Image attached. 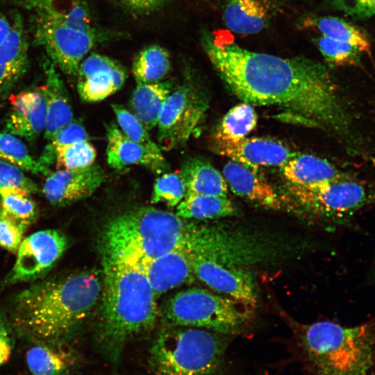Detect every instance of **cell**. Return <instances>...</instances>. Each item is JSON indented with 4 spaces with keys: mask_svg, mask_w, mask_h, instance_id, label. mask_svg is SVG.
I'll return each mask as SVG.
<instances>
[{
    "mask_svg": "<svg viewBox=\"0 0 375 375\" xmlns=\"http://www.w3.org/2000/svg\"><path fill=\"white\" fill-rule=\"evenodd\" d=\"M26 228L0 208V247L12 253L19 247Z\"/></svg>",
    "mask_w": 375,
    "mask_h": 375,
    "instance_id": "39",
    "label": "cell"
},
{
    "mask_svg": "<svg viewBox=\"0 0 375 375\" xmlns=\"http://www.w3.org/2000/svg\"><path fill=\"white\" fill-rule=\"evenodd\" d=\"M102 291L94 270L42 279L13 298L10 326L34 342L60 344L89 316Z\"/></svg>",
    "mask_w": 375,
    "mask_h": 375,
    "instance_id": "2",
    "label": "cell"
},
{
    "mask_svg": "<svg viewBox=\"0 0 375 375\" xmlns=\"http://www.w3.org/2000/svg\"><path fill=\"white\" fill-rule=\"evenodd\" d=\"M236 209L227 196L185 194L177 206L176 215L183 219H208L233 216Z\"/></svg>",
    "mask_w": 375,
    "mask_h": 375,
    "instance_id": "28",
    "label": "cell"
},
{
    "mask_svg": "<svg viewBox=\"0 0 375 375\" xmlns=\"http://www.w3.org/2000/svg\"><path fill=\"white\" fill-rule=\"evenodd\" d=\"M135 265L145 274L156 297L191 282L195 276L191 265L190 251L187 244L158 258Z\"/></svg>",
    "mask_w": 375,
    "mask_h": 375,
    "instance_id": "15",
    "label": "cell"
},
{
    "mask_svg": "<svg viewBox=\"0 0 375 375\" xmlns=\"http://www.w3.org/2000/svg\"><path fill=\"white\" fill-rule=\"evenodd\" d=\"M120 130L131 140L149 149L161 152L160 148L151 138L148 130L133 113L119 104H112Z\"/></svg>",
    "mask_w": 375,
    "mask_h": 375,
    "instance_id": "36",
    "label": "cell"
},
{
    "mask_svg": "<svg viewBox=\"0 0 375 375\" xmlns=\"http://www.w3.org/2000/svg\"><path fill=\"white\" fill-rule=\"evenodd\" d=\"M24 7L35 10L37 8L44 0H17Z\"/></svg>",
    "mask_w": 375,
    "mask_h": 375,
    "instance_id": "44",
    "label": "cell"
},
{
    "mask_svg": "<svg viewBox=\"0 0 375 375\" xmlns=\"http://www.w3.org/2000/svg\"><path fill=\"white\" fill-rule=\"evenodd\" d=\"M107 161L110 167L122 169L138 165L156 174L167 172L169 167L162 154L140 144L126 137L113 122L106 124Z\"/></svg>",
    "mask_w": 375,
    "mask_h": 375,
    "instance_id": "17",
    "label": "cell"
},
{
    "mask_svg": "<svg viewBox=\"0 0 375 375\" xmlns=\"http://www.w3.org/2000/svg\"><path fill=\"white\" fill-rule=\"evenodd\" d=\"M105 180V172L99 165L76 170L59 169L47 176L42 192L52 205L62 206L90 197Z\"/></svg>",
    "mask_w": 375,
    "mask_h": 375,
    "instance_id": "14",
    "label": "cell"
},
{
    "mask_svg": "<svg viewBox=\"0 0 375 375\" xmlns=\"http://www.w3.org/2000/svg\"><path fill=\"white\" fill-rule=\"evenodd\" d=\"M308 23L320 35L349 44L362 53H371V43L365 33L341 18L319 17L310 19Z\"/></svg>",
    "mask_w": 375,
    "mask_h": 375,
    "instance_id": "30",
    "label": "cell"
},
{
    "mask_svg": "<svg viewBox=\"0 0 375 375\" xmlns=\"http://www.w3.org/2000/svg\"><path fill=\"white\" fill-rule=\"evenodd\" d=\"M9 100L5 131L33 141L46 127V102L40 88L11 94Z\"/></svg>",
    "mask_w": 375,
    "mask_h": 375,
    "instance_id": "16",
    "label": "cell"
},
{
    "mask_svg": "<svg viewBox=\"0 0 375 375\" xmlns=\"http://www.w3.org/2000/svg\"><path fill=\"white\" fill-rule=\"evenodd\" d=\"M45 84L40 86L46 102L44 138L50 140L62 127L72 122L73 112L64 83L56 67L49 60L43 62Z\"/></svg>",
    "mask_w": 375,
    "mask_h": 375,
    "instance_id": "21",
    "label": "cell"
},
{
    "mask_svg": "<svg viewBox=\"0 0 375 375\" xmlns=\"http://www.w3.org/2000/svg\"><path fill=\"white\" fill-rule=\"evenodd\" d=\"M76 76L78 94L83 101L90 103L101 101L116 92L127 76L119 62L96 53L82 60Z\"/></svg>",
    "mask_w": 375,
    "mask_h": 375,
    "instance_id": "13",
    "label": "cell"
},
{
    "mask_svg": "<svg viewBox=\"0 0 375 375\" xmlns=\"http://www.w3.org/2000/svg\"><path fill=\"white\" fill-rule=\"evenodd\" d=\"M0 158L33 174L48 176L51 172L49 167L31 156L16 135L6 131L0 132Z\"/></svg>",
    "mask_w": 375,
    "mask_h": 375,
    "instance_id": "31",
    "label": "cell"
},
{
    "mask_svg": "<svg viewBox=\"0 0 375 375\" xmlns=\"http://www.w3.org/2000/svg\"><path fill=\"white\" fill-rule=\"evenodd\" d=\"M192 222L151 206L110 218L101 234L102 256L137 264L187 244Z\"/></svg>",
    "mask_w": 375,
    "mask_h": 375,
    "instance_id": "4",
    "label": "cell"
},
{
    "mask_svg": "<svg viewBox=\"0 0 375 375\" xmlns=\"http://www.w3.org/2000/svg\"><path fill=\"white\" fill-rule=\"evenodd\" d=\"M185 194V185L179 172L165 173L156 180L151 202L174 207L184 199Z\"/></svg>",
    "mask_w": 375,
    "mask_h": 375,
    "instance_id": "35",
    "label": "cell"
},
{
    "mask_svg": "<svg viewBox=\"0 0 375 375\" xmlns=\"http://www.w3.org/2000/svg\"><path fill=\"white\" fill-rule=\"evenodd\" d=\"M173 90L170 81L137 84L131 105L134 115L148 131L157 126L162 106Z\"/></svg>",
    "mask_w": 375,
    "mask_h": 375,
    "instance_id": "24",
    "label": "cell"
},
{
    "mask_svg": "<svg viewBox=\"0 0 375 375\" xmlns=\"http://www.w3.org/2000/svg\"><path fill=\"white\" fill-rule=\"evenodd\" d=\"M373 375H375V374H373Z\"/></svg>",
    "mask_w": 375,
    "mask_h": 375,
    "instance_id": "45",
    "label": "cell"
},
{
    "mask_svg": "<svg viewBox=\"0 0 375 375\" xmlns=\"http://www.w3.org/2000/svg\"><path fill=\"white\" fill-rule=\"evenodd\" d=\"M171 68L170 56L162 47L152 44L142 49L134 58L132 73L137 83L160 81Z\"/></svg>",
    "mask_w": 375,
    "mask_h": 375,
    "instance_id": "29",
    "label": "cell"
},
{
    "mask_svg": "<svg viewBox=\"0 0 375 375\" xmlns=\"http://www.w3.org/2000/svg\"><path fill=\"white\" fill-rule=\"evenodd\" d=\"M294 327L318 375H366L371 369L374 336L368 324L347 327L321 321Z\"/></svg>",
    "mask_w": 375,
    "mask_h": 375,
    "instance_id": "5",
    "label": "cell"
},
{
    "mask_svg": "<svg viewBox=\"0 0 375 375\" xmlns=\"http://www.w3.org/2000/svg\"><path fill=\"white\" fill-rule=\"evenodd\" d=\"M190 260L194 276L209 288L255 308L256 284L249 272L240 267L226 265L191 252Z\"/></svg>",
    "mask_w": 375,
    "mask_h": 375,
    "instance_id": "12",
    "label": "cell"
},
{
    "mask_svg": "<svg viewBox=\"0 0 375 375\" xmlns=\"http://www.w3.org/2000/svg\"><path fill=\"white\" fill-rule=\"evenodd\" d=\"M318 49L325 60L334 66H357L361 61L362 53L354 47L320 35L315 38Z\"/></svg>",
    "mask_w": 375,
    "mask_h": 375,
    "instance_id": "34",
    "label": "cell"
},
{
    "mask_svg": "<svg viewBox=\"0 0 375 375\" xmlns=\"http://www.w3.org/2000/svg\"><path fill=\"white\" fill-rule=\"evenodd\" d=\"M206 107L205 99L192 85L184 84L173 90L157 124L159 147L168 151L184 144L201 124Z\"/></svg>",
    "mask_w": 375,
    "mask_h": 375,
    "instance_id": "10",
    "label": "cell"
},
{
    "mask_svg": "<svg viewBox=\"0 0 375 375\" xmlns=\"http://www.w3.org/2000/svg\"><path fill=\"white\" fill-rule=\"evenodd\" d=\"M212 149L255 170L262 166L281 167L297 154L278 141L261 138H244L237 143L215 147Z\"/></svg>",
    "mask_w": 375,
    "mask_h": 375,
    "instance_id": "19",
    "label": "cell"
},
{
    "mask_svg": "<svg viewBox=\"0 0 375 375\" xmlns=\"http://www.w3.org/2000/svg\"><path fill=\"white\" fill-rule=\"evenodd\" d=\"M222 173L238 196L267 208L278 210L282 207L277 193L255 169L231 160L224 165Z\"/></svg>",
    "mask_w": 375,
    "mask_h": 375,
    "instance_id": "20",
    "label": "cell"
},
{
    "mask_svg": "<svg viewBox=\"0 0 375 375\" xmlns=\"http://www.w3.org/2000/svg\"><path fill=\"white\" fill-rule=\"evenodd\" d=\"M230 335L169 326L153 341L148 363L154 375H219Z\"/></svg>",
    "mask_w": 375,
    "mask_h": 375,
    "instance_id": "6",
    "label": "cell"
},
{
    "mask_svg": "<svg viewBox=\"0 0 375 375\" xmlns=\"http://www.w3.org/2000/svg\"><path fill=\"white\" fill-rule=\"evenodd\" d=\"M97 151L89 140H81L56 149L57 170H76L94 165Z\"/></svg>",
    "mask_w": 375,
    "mask_h": 375,
    "instance_id": "33",
    "label": "cell"
},
{
    "mask_svg": "<svg viewBox=\"0 0 375 375\" xmlns=\"http://www.w3.org/2000/svg\"><path fill=\"white\" fill-rule=\"evenodd\" d=\"M9 328L10 324L0 315V367L8 361L12 353V340Z\"/></svg>",
    "mask_w": 375,
    "mask_h": 375,
    "instance_id": "41",
    "label": "cell"
},
{
    "mask_svg": "<svg viewBox=\"0 0 375 375\" xmlns=\"http://www.w3.org/2000/svg\"><path fill=\"white\" fill-rule=\"evenodd\" d=\"M166 0H122L130 8L138 11H149L161 6Z\"/></svg>",
    "mask_w": 375,
    "mask_h": 375,
    "instance_id": "42",
    "label": "cell"
},
{
    "mask_svg": "<svg viewBox=\"0 0 375 375\" xmlns=\"http://www.w3.org/2000/svg\"><path fill=\"white\" fill-rule=\"evenodd\" d=\"M67 247V238L57 230H42L30 235L21 242L6 283L34 282L42 278L55 266Z\"/></svg>",
    "mask_w": 375,
    "mask_h": 375,
    "instance_id": "11",
    "label": "cell"
},
{
    "mask_svg": "<svg viewBox=\"0 0 375 375\" xmlns=\"http://www.w3.org/2000/svg\"><path fill=\"white\" fill-rule=\"evenodd\" d=\"M17 188L30 194L38 192V185L19 167L0 158V190Z\"/></svg>",
    "mask_w": 375,
    "mask_h": 375,
    "instance_id": "38",
    "label": "cell"
},
{
    "mask_svg": "<svg viewBox=\"0 0 375 375\" xmlns=\"http://www.w3.org/2000/svg\"><path fill=\"white\" fill-rule=\"evenodd\" d=\"M100 318L97 340L106 358L116 361L126 344L156 324L154 292L136 265L103 256Z\"/></svg>",
    "mask_w": 375,
    "mask_h": 375,
    "instance_id": "3",
    "label": "cell"
},
{
    "mask_svg": "<svg viewBox=\"0 0 375 375\" xmlns=\"http://www.w3.org/2000/svg\"><path fill=\"white\" fill-rule=\"evenodd\" d=\"M34 38L49 60L64 74L76 76L85 56L96 42V33L85 32L35 11Z\"/></svg>",
    "mask_w": 375,
    "mask_h": 375,
    "instance_id": "9",
    "label": "cell"
},
{
    "mask_svg": "<svg viewBox=\"0 0 375 375\" xmlns=\"http://www.w3.org/2000/svg\"><path fill=\"white\" fill-rule=\"evenodd\" d=\"M288 184L315 187L344 178L349 175L325 159L310 154H296L281 167Z\"/></svg>",
    "mask_w": 375,
    "mask_h": 375,
    "instance_id": "22",
    "label": "cell"
},
{
    "mask_svg": "<svg viewBox=\"0 0 375 375\" xmlns=\"http://www.w3.org/2000/svg\"><path fill=\"white\" fill-rule=\"evenodd\" d=\"M169 326L194 327L226 335L238 333L253 317V308L201 288L178 292L163 304Z\"/></svg>",
    "mask_w": 375,
    "mask_h": 375,
    "instance_id": "7",
    "label": "cell"
},
{
    "mask_svg": "<svg viewBox=\"0 0 375 375\" xmlns=\"http://www.w3.org/2000/svg\"><path fill=\"white\" fill-rule=\"evenodd\" d=\"M335 7L353 17L363 19L375 15V0H332Z\"/></svg>",
    "mask_w": 375,
    "mask_h": 375,
    "instance_id": "40",
    "label": "cell"
},
{
    "mask_svg": "<svg viewBox=\"0 0 375 375\" xmlns=\"http://www.w3.org/2000/svg\"><path fill=\"white\" fill-rule=\"evenodd\" d=\"M26 353V363L31 375H70L75 358L60 344L35 342Z\"/></svg>",
    "mask_w": 375,
    "mask_h": 375,
    "instance_id": "26",
    "label": "cell"
},
{
    "mask_svg": "<svg viewBox=\"0 0 375 375\" xmlns=\"http://www.w3.org/2000/svg\"><path fill=\"white\" fill-rule=\"evenodd\" d=\"M202 46L228 88L251 105L276 106L320 128L362 156L364 140L337 85L321 62L249 51L222 33H205Z\"/></svg>",
    "mask_w": 375,
    "mask_h": 375,
    "instance_id": "1",
    "label": "cell"
},
{
    "mask_svg": "<svg viewBox=\"0 0 375 375\" xmlns=\"http://www.w3.org/2000/svg\"><path fill=\"white\" fill-rule=\"evenodd\" d=\"M10 33L0 45V94L6 96L28 68V42L23 19L14 12Z\"/></svg>",
    "mask_w": 375,
    "mask_h": 375,
    "instance_id": "18",
    "label": "cell"
},
{
    "mask_svg": "<svg viewBox=\"0 0 375 375\" xmlns=\"http://www.w3.org/2000/svg\"><path fill=\"white\" fill-rule=\"evenodd\" d=\"M31 194L17 188L0 190V208L26 229L38 216L36 203Z\"/></svg>",
    "mask_w": 375,
    "mask_h": 375,
    "instance_id": "32",
    "label": "cell"
},
{
    "mask_svg": "<svg viewBox=\"0 0 375 375\" xmlns=\"http://www.w3.org/2000/svg\"><path fill=\"white\" fill-rule=\"evenodd\" d=\"M10 28V21L0 11V45L8 37Z\"/></svg>",
    "mask_w": 375,
    "mask_h": 375,
    "instance_id": "43",
    "label": "cell"
},
{
    "mask_svg": "<svg viewBox=\"0 0 375 375\" xmlns=\"http://www.w3.org/2000/svg\"><path fill=\"white\" fill-rule=\"evenodd\" d=\"M186 194L227 196V183L218 170L201 158L185 161L180 172Z\"/></svg>",
    "mask_w": 375,
    "mask_h": 375,
    "instance_id": "25",
    "label": "cell"
},
{
    "mask_svg": "<svg viewBox=\"0 0 375 375\" xmlns=\"http://www.w3.org/2000/svg\"><path fill=\"white\" fill-rule=\"evenodd\" d=\"M81 140H88V135L85 128L78 122H71L49 140V142L45 146L39 161L49 167L56 161L57 148Z\"/></svg>",
    "mask_w": 375,
    "mask_h": 375,
    "instance_id": "37",
    "label": "cell"
},
{
    "mask_svg": "<svg viewBox=\"0 0 375 375\" xmlns=\"http://www.w3.org/2000/svg\"><path fill=\"white\" fill-rule=\"evenodd\" d=\"M257 115L253 106L246 102L240 103L224 115L212 137V147L237 143L254 128Z\"/></svg>",
    "mask_w": 375,
    "mask_h": 375,
    "instance_id": "27",
    "label": "cell"
},
{
    "mask_svg": "<svg viewBox=\"0 0 375 375\" xmlns=\"http://www.w3.org/2000/svg\"><path fill=\"white\" fill-rule=\"evenodd\" d=\"M272 12L269 0H228L224 21L226 26L235 33L256 34L267 27Z\"/></svg>",
    "mask_w": 375,
    "mask_h": 375,
    "instance_id": "23",
    "label": "cell"
},
{
    "mask_svg": "<svg viewBox=\"0 0 375 375\" xmlns=\"http://www.w3.org/2000/svg\"><path fill=\"white\" fill-rule=\"evenodd\" d=\"M287 194L301 208L322 217L343 219L375 203V187L351 174L327 184L301 187L288 183Z\"/></svg>",
    "mask_w": 375,
    "mask_h": 375,
    "instance_id": "8",
    "label": "cell"
}]
</instances>
